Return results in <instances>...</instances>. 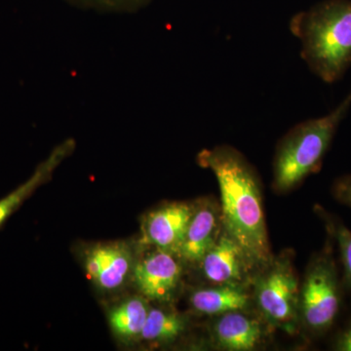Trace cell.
<instances>
[{"instance_id": "obj_13", "label": "cell", "mask_w": 351, "mask_h": 351, "mask_svg": "<svg viewBox=\"0 0 351 351\" xmlns=\"http://www.w3.org/2000/svg\"><path fill=\"white\" fill-rule=\"evenodd\" d=\"M144 297H133L110 311L108 319L117 337L123 339L140 338L149 313Z\"/></svg>"}, {"instance_id": "obj_4", "label": "cell", "mask_w": 351, "mask_h": 351, "mask_svg": "<svg viewBox=\"0 0 351 351\" xmlns=\"http://www.w3.org/2000/svg\"><path fill=\"white\" fill-rule=\"evenodd\" d=\"M332 246L329 237L324 248L309 261L300 285V326L314 338L332 331L343 308L346 289Z\"/></svg>"}, {"instance_id": "obj_16", "label": "cell", "mask_w": 351, "mask_h": 351, "mask_svg": "<svg viewBox=\"0 0 351 351\" xmlns=\"http://www.w3.org/2000/svg\"><path fill=\"white\" fill-rule=\"evenodd\" d=\"M46 182L47 179L43 171L36 170L27 181L4 197L0 198V228Z\"/></svg>"}, {"instance_id": "obj_15", "label": "cell", "mask_w": 351, "mask_h": 351, "mask_svg": "<svg viewBox=\"0 0 351 351\" xmlns=\"http://www.w3.org/2000/svg\"><path fill=\"white\" fill-rule=\"evenodd\" d=\"M317 214L324 223L328 234L338 245L343 265L341 279L346 290L351 293V230L338 217L328 213L322 207H317Z\"/></svg>"}, {"instance_id": "obj_7", "label": "cell", "mask_w": 351, "mask_h": 351, "mask_svg": "<svg viewBox=\"0 0 351 351\" xmlns=\"http://www.w3.org/2000/svg\"><path fill=\"white\" fill-rule=\"evenodd\" d=\"M198 267L212 285L252 286L257 272L243 249L223 228L219 239L208 251Z\"/></svg>"}, {"instance_id": "obj_14", "label": "cell", "mask_w": 351, "mask_h": 351, "mask_svg": "<svg viewBox=\"0 0 351 351\" xmlns=\"http://www.w3.org/2000/svg\"><path fill=\"white\" fill-rule=\"evenodd\" d=\"M188 320L181 313L169 309L151 308L140 339L147 343H168L186 331Z\"/></svg>"}, {"instance_id": "obj_6", "label": "cell", "mask_w": 351, "mask_h": 351, "mask_svg": "<svg viewBox=\"0 0 351 351\" xmlns=\"http://www.w3.org/2000/svg\"><path fill=\"white\" fill-rule=\"evenodd\" d=\"M182 265L176 254L154 248L135 263L134 283L145 299L170 302L181 283Z\"/></svg>"}, {"instance_id": "obj_11", "label": "cell", "mask_w": 351, "mask_h": 351, "mask_svg": "<svg viewBox=\"0 0 351 351\" xmlns=\"http://www.w3.org/2000/svg\"><path fill=\"white\" fill-rule=\"evenodd\" d=\"M223 230L221 210L212 201L195 205L178 256L182 262L198 267Z\"/></svg>"}, {"instance_id": "obj_19", "label": "cell", "mask_w": 351, "mask_h": 351, "mask_svg": "<svg viewBox=\"0 0 351 351\" xmlns=\"http://www.w3.org/2000/svg\"><path fill=\"white\" fill-rule=\"evenodd\" d=\"M331 350L351 351V315L343 326L339 328L331 341Z\"/></svg>"}, {"instance_id": "obj_17", "label": "cell", "mask_w": 351, "mask_h": 351, "mask_svg": "<svg viewBox=\"0 0 351 351\" xmlns=\"http://www.w3.org/2000/svg\"><path fill=\"white\" fill-rule=\"evenodd\" d=\"M69 4L100 12L133 13L147 6L152 0H66Z\"/></svg>"}, {"instance_id": "obj_2", "label": "cell", "mask_w": 351, "mask_h": 351, "mask_svg": "<svg viewBox=\"0 0 351 351\" xmlns=\"http://www.w3.org/2000/svg\"><path fill=\"white\" fill-rule=\"evenodd\" d=\"M302 44L301 57L328 84L351 66V0H324L293 16L289 24Z\"/></svg>"}, {"instance_id": "obj_8", "label": "cell", "mask_w": 351, "mask_h": 351, "mask_svg": "<svg viewBox=\"0 0 351 351\" xmlns=\"http://www.w3.org/2000/svg\"><path fill=\"white\" fill-rule=\"evenodd\" d=\"M250 311H235L216 316L211 337L218 350L251 351L265 343L271 328L262 316Z\"/></svg>"}, {"instance_id": "obj_12", "label": "cell", "mask_w": 351, "mask_h": 351, "mask_svg": "<svg viewBox=\"0 0 351 351\" xmlns=\"http://www.w3.org/2000/svg\"><path fill=\"white\" fill-rule=\"evenodd\" d=\"M189 304L196 313L215 317L230 311L255 308L252 286L228 284L193 291Z\"/></svg>"}, {"instance_id": "obj_1", "label": "cell", "mask_w": 351, "mask_h": 351, "mask_svg": "<svg viewBox=\"0 0 351 351\" xmlns=\"http://www.w3.org/2000/svg\"><path fill=\"white\" fill-rule=\"evenodd\" d=\"M197 162L211 170L218 181L223 230L243 249L256 270L263 269L274 255L257 171L241 152L228 145L203 149Z\"/></svg>"}, {"instance_id": "obj_5", "label": "cell", "mask_w": 351, "mask_h": 351, "mask_svg": "<svg viewBox=\"0 0 351 351\" xmlns=\"http://www.w3.org/2000/svg\"><path fill=\"white\" fill-rule=\"evenodd\" d=\"M300 283L290 251L258 270L252 281L254 306L271 328L293 334L300 326Z\"/></svg>"}, {"instance_id": "obj_9", "label": "cell", "mask_w": 351, "mask_h": 351, "mask_svg": "<svg viewBox=\"0 0 351 351\" xmlns=\"http://www.w3.org/2000/svg\"><path fill=\"white\" fill-rule=\"evenodd\" d=\"M195 205L173 202L157 208L143 221L145 244L178 255Z\"/></svg>"}, {"instance_id": "obj_10", "label": "cell", "mask_w": 351, "mask_h": 351, "mask_svg": "<svg viewBox=\"0 0 351 351\" xmlns=\"http://www.w3.org/2000/svg\"><path fill=\"white\" fill-rule=\"evenodd\" d=\"M133 254L123 242L101 243L88 249L85 269L88 276L103 290H114L123 285L133 272Z\"/></svg>"}, {"instance_id": "obj_3", "label": "cell", "mask_w": 351, "mask_h": 351, "mask_svg": "<svg viewBox=\"0 0 351 351\" xmlns=\"http://www.w3.org/2000/svg\"><path fill=\"white\" fill-rule=\"evenodd\" d=\"M350 108L351 90L331 112L297 124L280 138L272 164L274 191L289 193L309 175L321 169L337 131Z\"/></svg>"}, {"instance_id": "obj_18", "label": "cell", "mask_w": 351, "mask_h": 351, "mask_svg": "<svg viewBox=\"0 0 351 351\" xmlns=\"http://www.w3.org/2000/svg\"><path fill=\"white\" fill-rule=\"evenodd\" d=\"M332 193L339 202L351 208V174L338 178L332 184Z\"/></svg>"}]
</instances>
